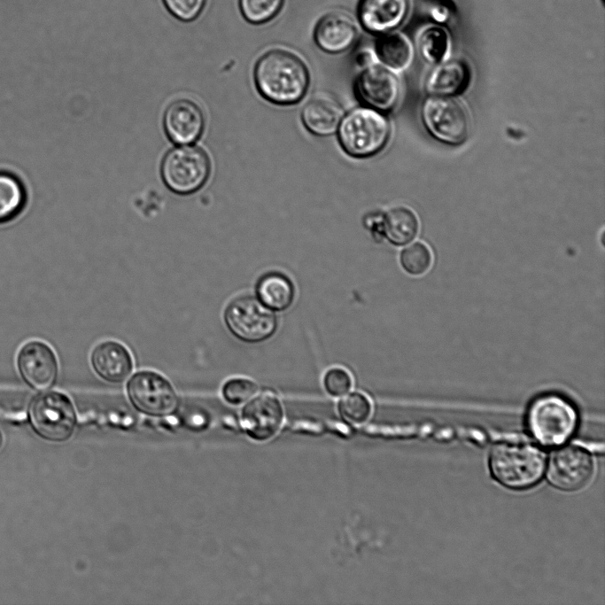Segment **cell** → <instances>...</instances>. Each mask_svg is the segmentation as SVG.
I'll list each match as a JSON object with an SVG mask.
<instances>
[{
	"mask_svg": "<svg viewBox=\"0 0 605 605\" xmlns=\"http://www.w3.org/2000/svg\"><path fill=\"white\" fill-rule=\"evenodd\" d=\"M256 89L267 101L291 105L306 96L310 74L304 61L283 50H272L256 62L253 71Z\"/></svg>",
	"mask_w": 605,
	"mask_h": 605,
	"instance_id": "1",
	"label": "cell"
},
{
	"mask_svg": "<svg viewBox=\"0 0 605 605\" xmlns=\"http://www.w3.org/2000/svg\"><path fill=\"white\" fill-rule=\"evenodd\" d=\"M489 465L493 477L506 487L524 489L535 485L546 465L544 453L528 442H501L491 452Z\"/></svg>",
	"mask_w": 605,
	"mask_h": 605,
	"instance_id": "2",
	"label": "cell"
},
{
	"mask_svg": "<svg viewBox=\"0 0 605 605\" xmlns=\"http://www.w3.org/2000/svg\"><path fill=\"white\" fill-rule=\"evenodd\" d=\"M337 138L343 150L353 158H368L380 152L391 136L384 112L368 106L352 110L342 117Z\"/></svg>",
	"mask_w": 605,
	"mask_h": 605,
	"instance_id": "3",
	"label": "cell"
},
{
	"mask_svg": "<svg viewBox=\"0 0 605 605\" xmlns=\"http://www.w3.org/2000/svg\"><path fill=\"white\" fill-rule=\"evenodd\" d=\"M527 423L539 443L555 446L564 443L575 431L578 413L567 399L558 394H545L530 406Z\"/></svg>",
	"mask_w": 605,
	"mask_h": 605,
	"instance_id": "4",
	"label": "cell"
},
{
	"mask_svg": "<svg viewBox=\"0 0 605 605\" xmlns=\"http://www.w3.org/2000/svg\"><path fill=\"white\" fill-rule=\"evenodd\" d=\"M223 320L236 338L248 344L264 342L277 330V317L274 311L250 294L230 300L225 307Z\"/></svg>",
	"mask_w": 605,
	"mask_h": 605,
	"instance_id": "5",
	"label": "cell"
},
{
	"mask_svg": "<svg viewBox=\"0 0 605 605\" xmlns=\"http://www.w3.org/2000/svg\"><path fill=\"white\" fill-rule=\"evenodd\" d=\"M211 162L199 147L184 145L171 149L161 164V176L172 191L187 195L199 190L207 181Z\"/></svg>",
	"mask_w": 605,
	"mask_h": 605,
	"instance_id": "6",
	"label": "cell"
},
{
	"mask_svg": "<svg viewBox=\"0 0 605 605\" xmlns=\"http://www.w3.org/2000/svg\"><path fill=\"white\" fill-rule=\"evenodd\" d=\"M427 131L438 141L450 145L464 143L470 122L465 107L450 97L429 96L421 108Z\"/></svg>",
	"mask_w": 605,
	"mask_h": 605,
	"instance_id": "7",
	"label": "cell"
},
{
	"mask_svg": "<svg viewBox=\"0 0 605 605\" xmlns=\"http://www.w3.org/2000/svg\"><path fill=\"white\" fill-rule=\"evenodd\" d=\"M29 419L35 430L50 441H64L71 437L76 413L64 393L48 392L36 396L29 406Z\"/></svg>",
	"mask_w": 605,
	"mask_h": 605,
	"instance_id": "8",
	"label": "cell"
},
{
	"mask_svg": "<svg viewBox=\"0 0 605 605\" xmlns=\"http://www.w3.org/2000/svg\"><path fill=\"white\" fill-rule=\"evenodd\" d=\"M127 393L137 410L150 415H171L178 405V397L173 385L154 371L136 372L128 382Z\"/></svg>",
	"mask_w": 605,
	"mask_h": 605,
	"instance_id": "9",
	"label": "cell"
},
{
	"mask_svg": "<svg viewBox=\"0 0 605 605\" xmlns=\"http://www.w3.org/2000/svg\"><path fill=\"white\" fill-rule=\"evenodd\" d=\"M594 464L590 453L579 446H566L550 457L547 478L556 488L573 492L586 486L592 479Z\"/></svg>",
	"mask_w": 605,
	"mask_h": 605,
	"instance_id": "10",
	"label": "cell"
},
{
	"mask_svg": "<svg viewBox=\"0 0 605 605\" xmlns=\"http://www.w3.org/2000/svg\"><path fill=\"white\" fill-rule=\"evenodd\" d=\"M357 97L369 108L381 112L392 111L400 93L399 82L391 69L382 66H369L358 76L355 82Z\"/></svg>",
	"mask_w": 605,
	"mask_h": 605,
	"instance_id": "11",
	"label": "cell"
},
{
	"mask_svg": "<svg viewBox=\"0 0 605 605\" xmlns=\"http://www.w3.org/2000/svg\"><path fill=\"white\" fill-rule=\"evenodd\" d=\"M241 417L248 435L255 440L264 441L278 432L283 421V409L275 393L263 392L247 401Z\"/></svg>",
	"mask_w": 605,
	"mask_h": 605,
	"instance_id": "12",
	"label": "cell"
},
{
	"mask_svg": "<svg viewBox=\"0 0 605 605\" xmlns=\"http://www.w3.org/2000/svg\"><path fill=\"white\" fill-rule=\"evenodd\" d=\"M17 365L22 378L35 390H47L57 380L58 363L56 354L43 342L25 344L18 353Z\"/></svg>",
	"mask_w": 605,
	"mask_h": 605,
	"instance_id": "13",
	"label": "cell"
},
{
	"mask_svg": "<svg viewBox=\"0 0 605 605\" xmlns=\"http://www.w3.org/2000/svg\"><path fill=\"white\" fill-rule=\"evenodd\" d=\"M163 125L168 138L177 144L191 143L201 136L205 117L201 108L190 99H177L166 109Z\"/></svg>",
	"mask_w": 605,
	"mask_h": 605,
	"instance_id": "14",
	"label": "cell"
},
{
	"mask_svg": "<svg viewBox=\"0 0 605 605\" xmlns=\"http://www.w3.org/2000/svg\"><path fill=\"white\" fill-rule=\"evenodd\" d=\"M90 364L100 379L112 384L124 383L134 368L131 353L127 347L112 340L95 346L90 354Z\"/></svg>",
	"mask_w": 605,
	"mask_h": 605,
	"instance_id": "15",
	"label": "cell"
},
{
	"mask_svg": "<svg viewBox=\"0 0 605 605\" xmlns=\"http://www.w3.org/2000/svg\"><path fill=\"white\" fill-rule=\"evenodd\" d=\"M407 11L408 0H360L357 16L365 30L380 35L398 27Z\"/></svg>",
	"mask_w": 605,
	"mask_h": 605,
	"instance_id": "16",
	"label": "cell"
},
{
	"mask_svg": "<svg viewBox=\"0 0 605 605\" xmlns=\"http://www.w3.org/2000/svg\"><path fill=\"white\" fill-rule=\"evenodd\" d=\"M357 38V27L353 20L345 13L330 12L316 24L314 39L323 51L337 54L349 50Z\"/></svg>",
	"mask_w": 605,
	"mask_h": 605,
	"instance_id": "17",
	"label": "cell"
},
{
	"mask_svg": "<svg viewBox=\"0 0 605 605\" xmlns=\"http://www.w3.org/2000/svg\"><path fill=\"white\" fill-rule=\"evenodd\" d=\"M470 81L468 65L452 59L437 65L428 74L424 88L429 96L454 97L462 93Z\"/></svg>",
	"mask_w": 605,
	"mask_h": 605,
	"instance_id": "18",
	"label": "cell"
},
{
	"mask_svg": "<svg viewBox=\"0 0 605 605\" xmlns=\"http://www.w3.org/2000/svg\"><path fill=\"white\" fill-rule=\"evenodd\" d=\"M342 117L340 107L335 102L324 98L311 99L301 111L305 128L318 136L336 133Z\"/></svg>",
	"mask_w": 605,
	"mask_h": 605,
	"instance_id": "19",
	"label": "cell"
},
{
	"mask_svg": "<svg viewBox=\"0 0 605 605\" xmlns=\"http://www.w3.org/2000/svg\"><path fill=\"white\" fill-rule=\"evenodd\" d=\"M256 294L266 306L273 311L282 312L292 305L295 287L291 280L284 274L268 272L259 279Z\"/></svg>",
	"mask_w": 605,
	"mask_h": 605,
	"instance_id": "20",
	"label": "cell"
},
{
	"mask_svg": "<svg viewBox=\"0 0 605 605\" xmlns=\"http://www.w3.org/2000/svg\"><path fill=\"white\" fill-rule=\"evenodd\" d=\"M415 213L407 206H395L383 217V236L393 245L402 246L412 242L419 231Z\"/></svg>",
	"mask_w": 605,
	"mask_h": 605,
	"instance_id": "21",
	"label": "cell"
},
{
	"mask_svg": "<svg viewBox=\"0 0 605 605\" xmlns=\"http://www.w3.org/2000/svg\"><path fill=\"white\" fill-rule=\"evenodd\" d=\"M377 58L391 70H403L412 60V49L408 41L397 33L380 35L375 44Z\"/></svg>",
	"mask_w": 605,
	"mask_h": 605,
	"instance_id": "22",
	"label": "cell"
},
{
	"mask_svg": "<svg viewBox=\"0 0 605 605\" xmlns=\"http://www.w3.org/2000/svg\"><path fill=\"white\" fill-rule=\"evenodd\" d=\"M26 202L21 182L12 174L0 172V222L12 219Z\"/></svg>",
	"mask_w": 605,
	"mask_h": 605,
	"instance_id": "23",
	"label": "cell"
},
{
	"mask_svg": "<svg viewBox=\"0 0 605 605\" xmlns=\"http://www.w3.org/2000/svg\"><path fill=\"white\" fill-rule=\"evenodd\" d=\"M399 261L407 273L412 275H420L430 268L432 255L425 244L415 242L402 250Z\"/></svg>",
	"mask_w": 605,
	"mask_h": 605,
	"instance_id": "24",
	"label": "cell"
},
{
	"mask_svg": "<svg viewBox=\"0 0 605 605\" xmlns=\"http://www.w3.org/2000/svg\"><path fill=\"white\" fill-rule=\"evenodd\" d=\"M448 48L446 33L439 27L426 29L419 40V50L429 63H438L446 56Z\"/></svg>",
	"mask_w": 605,
	"mask_h": 605,
	"instance_id": "25",
	"label": "cell"
},
{
	"mask_svg": "<svg viewBox=\"0 0 605 605\" xmlns=\"http://www.w3.org/2000/svg\"><path fill=\"white\" fill-rule=\"evenodd\" d=\"M284 0H239L243 17L252 24H263L281 11Z\"/></svg>",
	"mask_w": 605,
	"mask_h": 605,
	"instance_id": "26",
	"label": "cell"
},
{
	"mask_svg": "<svg viewBox=\"0 0 605 605\" xmlns=\"http://www.w3.org/2000/svg\"><path fill=\"white\" fill-rule=\"evenodd\" d=\"M371 403L363 393L355 392L343 397L338 403L341 416L352 423L366 422L371 414Z\"/></svg>",
	"mask_w": 605,
	"mask_h": 605,
	"instance_id": "27",
	"label": "cell"
},
{
	"mask_svg": "<svg viewBox=\"0 0 605 605\" xmlns=\"http://www.w3.org/2000/svg\"><path fill=\"white\" fill-rule=\"evenodd\" d=\"M258 392V385L251 379L236 377L228 380L222 386V396L232 405L247 402Z\"/></svg>",
	"mask_w": 605,
	"mask_h": 605,
	"instance_id": "28",
	"label": "cell"
},
{
	"mask_svg": "<svg viewBox=\"0 0 605 605\" xmlns=\"http://www.w3.org/2000/svg\"><path fill=\"white\" fill-rule=\"evenodd\" d=\"M352 384L351 375L343 368H330L323 377V386L326 392L333 397L346 394L351 390Z\"/></svg>",
	"mask_w": 605,
	"mask_h": 605,
	"instance_id": "29",
	"label": "cell"
},
{
	"mask_svg": "<svg viewBox=\"0 0 605 605\" xmlns=\"http://www.w3.org/2000/svg\"><path fill=\"white\" fill-rule=\"evenodd\" d=\"M206 0H163L167 11L182 21L195 19L203 11Z\"/></svg>",
	"mask_w": 605,
	"mask_h": 605,
	"instance_id": "30",
	"label": "cell"
},
{
	"mask_svg": "<svg viewBox=\"0 0 605 605\" xmlns=\"http://www.w3.org/2000/svg\"><path fill=\"white\" fill-rule=\"evenodd\" d=\"M429 13L436 22L445 23L451 19L454 8L447 0H434L430 5Z\"/></svg>",
	"mask_w": 605,
	"mask_h": 605,
	"instance_id": "31",
	"label": "cell"
},
{
	"mask_svg": "<svg viewBox=\"0 0 605 605\" xmlns=\"http://www.w3.org/2000/svg\"><path fill=\"white\" fill-rule=\"evenodd\" d=\"M2 443H3V436H2V433L0 431V447L2 446Z\"/></svg>",
	"mask_w": 605,
	"mask_h": 605,
	"instance_id": "32",
	"label": "cell"
}]
</instances>
